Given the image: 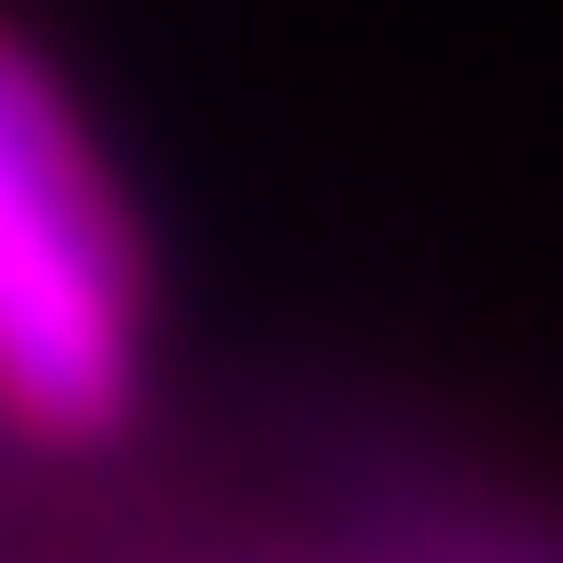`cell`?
Segmentation results:
<instances>
[{
  "label": "cell",
  "instance_id": "cell-1",
  "mask_svg": "<svg viewBox=\"0 0 563 563\" xmlns=\"http://www.w3.org/2000/svg\"><path fill=\"white\" fill-rule=\"evenodd\" d=\"M0 401L38 439H113L139 401V251L38 51L0 38Z\"/></svg>",
  "mask_w": 563,
  "mask_h": 563
}]
</instances>
